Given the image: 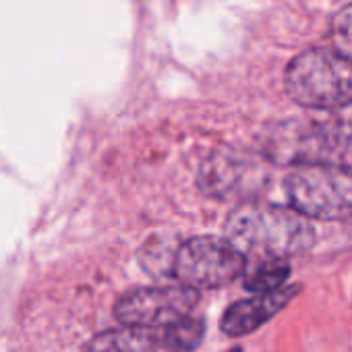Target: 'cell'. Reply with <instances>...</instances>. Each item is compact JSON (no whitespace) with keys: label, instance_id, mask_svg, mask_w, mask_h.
<instances>
[{"label":"cell","instance_id":"obj_5","mask_svg":"<svg viewBox=\"0 0 352 352\" xmlns=\"http://www.w3.org/2000/svg\"><path fill=\"white\" fill-rule=\"evenodd\" d=\"M199 294L187 286H160V288H141L124 294L116 307V319L126 327L141 329H160L170 325L197 307Z\"/></svg>","mask_w":352,"mask_h":352},{"label":"cell","instance_id":"obj_9","mask_svg":"<svg viewBox=\"0 0 352 352\" xmlns=\"http://www.w3.org/2000/svg\"><path fill=\"white\" fill-rule=\"evenodd\" d=\"M160 348L155 329L122 327L110 329L87 342L83 352H155Z\"/></svg>","mask_w":352,"mask_h":352},{"label":"cell","instance_id":"obj_8","mask_svg":"<svg viewBox=\"0 0 352 352\" xmlns=\"http://www.w3.org/2000/svg\"><path fill=\"white\" fill-rule=\"evenodd\" d=\"M249 168L234 155L216 153L212 160H208L201 168L199 183L201 187L216 197H230L239 193L245 185V176Z\"/></svg>","mask_w":352,"mask_h":352},{"label":"cell","instance_id":"obj_11","mask_svg":"<svg viewBox=\"0 0 352 352\" xmlns=\"http://www.w3.org/2000/svg\"><path fill=\"white\" fill-rule=\"evenodd\" d=\"M204 321L193 317H183L170 325H164L155 329L160 348H166L170 352H189L197 348V344L204 338Z\"/></svg>","mask_w":352,"mask_h":352},{"label":"cell","instance_id":"obj_2","mask_svg":"<svg viewBox=\"0 0 352 352\" xmlns=\"http://www.w3.org/2000/svg\"><path fill=\"white\" fill-rule=\"evenodd\" d=\"M284 85L288 96L315 110L352 104V60L331 48H311L290 60Z\"/></svg>","mask_w":352,"mask_h":352},{"label":"cell","instance_id":"obj_6","mask_svg":"<svg viewBox=\"0 0 352 352\" xmlns=\"http://www.w3.org/2000/svg\"><path fill=\"white\" fill-rule=\"evenodd\" d=\"M336 147V135L317 124L282 122L265 137V155L278 164L309 166Z\"/></svg>","mask_w":352,"mask_h":352},{"label":"cell","instance_id":"obj_12","mask_svg":"<svg viewBox=\"0 0 352 352\" xmlns=\"http://www.w3.org/2000/svg\"><path fill=\"white\" fill-rule=\"evenodd\" d=\"M288 276V261H255L245 274V288L255 294H270L284 288Z\"/></svg>","mask_w":352,"mask_h":352},{"label":"cell","instance_id":"obj_13","mask_svg":"<svg viewBox=\"0 0 352 352\" xmlns=\"http://www.w3.org/2000/svg\"><path fill=\"white\" fill-rule=\"evenodd\" d=\"M329 34L336 52L352 60V5L344 7L333 15Z\"/></svg>","mask_w":352,"mask_h":352},{"label":"cell","instance_id":"obj_1","mask_svg":"<svg viewBox=\"0 0 352 352\" xmlns=\"http://www.w3.org/2000/svg\"><path fill=\"white\" fill-rule=\"evenodd\" d=\"M226 241L245 259L286 261L315 245V230L292 208L243 204L226 222Z\"/></svg>","mask_w":352,"mask_h":352},{"label":"cell","instance_id":"obj_10","mask_svg":"<svg viewBox=\"0 0 352 352\" xmlns=\"http://www.w3.org/2000/svg\"><path fill=\"white\" fill-rule=\"evenodd\" d=\"M179 245L168 236H151L139 251V263L153 278L174 276V259Z\"/></svg>","mask_w":352,"mask_h":352},{"label":"cell","instance_id":"obj_4","mask_svg":"<svg viewBox=\"0 0 352 352\" xmlns=\"http://www.w3.org/2000/svg\"><path fill=\"white\" fill-rule=\"evenodd\" d=\"M247 259L226 241L199 236L183 243L174 259V278L187 288H218L236 280Z\"/></svg>","mask_w":352,"mask_h":352},{"label":"cell","instance_id":"obj_7","mask_svg":"<svg viewBox=\"0 0 352 352\" xmlns=\"http://www.w3.org/2000/svg\"><path fill=\"white\" fill-rule=\"evenodd\" d=\"M298 286H284L270 294H257L253 298L234 302L222 317V329L228 336H247L267 323L276 313H280L296 294Z\"/></svg>","mask_w":352,"mask_h":352},{"label":"cell","instance_id":"obj_3","mask_svg":"<svg viewBox=\"0 0 352 352\" xmlns=\"http://www.w3.org/2000/svg\"><path fill=\"white\" fill-rule=\"evenodd\" d=\"M292 210L305 218L342 220L352 216V170L309 164L296 166L284 181Z\"/></svg>","mask_w":352,"mask_h":352}]
</instances>
